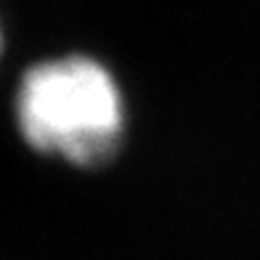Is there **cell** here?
Listing matches in <instances>:
<instances>
[{"instance_id":"obj_1","label":"cell","mask_w":260,"mask_h":260,"mask_svg":"<svg viewBox=\"0 0 260 260\" xmlns=\"http://www.w3.org/2000/svg\"><path fill=\"white\" fill-rule=\"evenodd\" d=\"M16 120L27 144L80 168L114 157L125 130V106L114 77L88 56L43 61L24 75Z\"/></svg>"}]
</instances>
